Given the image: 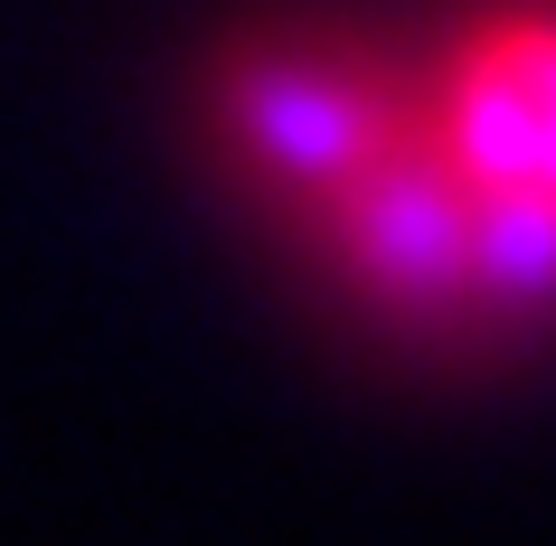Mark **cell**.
<instances>
[{"label":"cell","mask_w":556,"mask_h":546,"mask_svg":"<svg viewBox=\"0 0 556 546\" xmlns=\"http://www.w3.org/2000/svg\"><path fill=\"white\" fill-rule=\"evenodd\" d=\"M217 142L236 151V170L264 179L274 199L312 217L340 199L387 142H406L425 114V86L387 76L368 48H330V38H245L217 86H207Z\"/></svg>","instance_id":"cell-1"},{"label":"cell","mask_w":556,"mask_h":546,"mask_svg":"<svg viewBox=\"0 0 556 546\" xmlns=\"http://www.w3.org/2000/svg\"><path fill=\"white\" fill-rule=\"evenodd\" d=\"M302 227L330 245L340 283L378 320L406 330H463L481 320V283H471V245H481V179L434 142V123L415 114L406 142H387L368 170L321 199Z\"/></svg>","instance_id":"cell-2"},{"label":"cell","mask_w":556,"mask_h":546,"mask_svg":"<svg viewBox=\"0 0 556 546\" xmlns=\"http://www.w3.org/2000/svg\"><path fill=\"white\" fill-rule=\"evenodd\" d=\"M425 123L471 179L556 199V10L547 0L481 10L443 48L434 86H425Z\"/></svg>","instance_id":"cell-3"}]
</instances>
